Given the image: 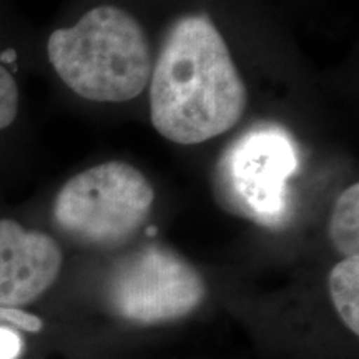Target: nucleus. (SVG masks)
<instances>
[{"label":"nucleus","instance_id":"nucleus-1","mask_svg":"<svg viewBox=\"0 0 359 359\" xmlns=\"http://www.w3.org/2000/svg\"><path fill=\"white\" fill-rule=\"evenodd\" d=\"M246 102L245 82L212 19L180 17L151 69L154 128L170 142L196 145L236 127Z\"/></svg>","mask_w":359,"mask_h":359},{"label":"nucleus","instance_id":"nucleus-2","mask_svg":"<svg viewBox=\"0 0 359 359\" xmlns=\"http://www.w3.org/2000/svg\"><path fill=\"white\" fill-rule=\"evenodd\" d=\"M45 58L57 79L90 102H128L150 82L151 50L132 13L100 6L45 40Z\"/></svg>","mask_w":359,"mask_h":359},{"label":"nucleus","instance_id":"nucleus-3","mask_svg":"<svg viewBox=\"0 0 359 359\" xmlns=\"http://www.w3.org/2000/svg\"><path fill=\"white\" fill-rule=\"evenodd\" d=\"M299 147L281 125L262 122L223 150L213 173L218 203L228 212L276 228L291 215L290 180L298 172Z\"/></svg>","mask_w":359,"mask_h":359},{"label":"nucleus","instance_id":"nucleus-4","mask_svg":"<svg viewBox=\"0 0 359 359\" xmlns=\"http://www.w3.org/2000/svg\"><path fill=\"white\" fill-rule=\"evenodd\" d=\"M155 191L142 172L125 161H107L62 183L52 198L58 230L93 245L118 243L150 217Z\"/></svg>","mask_w":359,"mask_h":359},{"label":"nucleus","instance_id":"nucleus-5","mask_svg":"<svg viewBox=\"0 0 359 359\" xmlns=\"http://www.w3.org/2000/svg\"><path fill=\"white\" fill-rule=\"evenodd\" d=\"M208 290L198 269L175 251L150 245L116 263L107 299L116 316L151 326L183 320L203 304Z\"/></svg>","mask_w":359,"mask_h":359},{"label":"nucleus","instance_id":"nucleus-6","mask_svg":"<svg viewBox=\"0 0 359 359\" xmlns=\"http://www.w3.org/2000/svg\"><path fill=\"white\" fill-rule=\"evenodd\" d=\"M64 269V251L52 235L0 218V306L24 309L50 291Z\"/></svg>","mask_w":359,"mask_h":359},{"label":"nucleus","instance_id":"nucleus-7","mask_svg":"<svg viewBox=\"0 0 359 359\" xmlns=\"http://www.w3.org/2000/svg\"><path fill=\"white\" fill-rule=\"evenodd\" d=\"M327 290L334 311L354 336H359V257L343 258L327 278Z\"/></svg>","mask_w":359,"mask_h":359},{"label":"nucleus","instance_id":"nucleus-8","mask_svg":"<svg viewBox=\"0 0 359 359\" xmlns=\"http://www.w3.org/2000/svg\"><path fill=\"white\" fill-rule=\"evenodd\" d=\"M330 238L338 253L344 258L359 251V185L348 187L336 200L330 218Z\"/></svg>","mask_w":359,"mask_h":359},{"label":"nucleus","instance_id":"nucleus-9","mask_svg":"<svg viewBox=\"0 0 359 359\" xmlns=\"http://www.w3.org/2000/svg\"><path fill=\"white\" fill-rule=\"evenodd\" d=\"M20 52L15 45L0 47V138L6 137L20 118Z\"/></svg>","mask_w":359,"mask_h":359},{"label":"nucleus","instance_id":"nucleus-10","mask_svg":"<svg viewBox=\"0 0 359 359\" xmlns=\"http://www.w3.org/2000/svg\"><path fill=\"white\" fill-rule=\"evenodd\" d=\"M0 326H12L27 333H39L42 331L43 321L37 314L25 311V309L0 306Z\"/></svg>","mask_w":359,"mask_h":359},{"label":"nucleus","instance_id":"nucleus-11","mask_svg":"<svg viewBox=\"0 0 359 359\" xmlns=\"http://www.w3.org/2000/svg\"><path fill=\"white\" fill-rule=\"evenodd\" d=\"M24 349V339L15 327L0 326V359H17Z\"/></svg>","mask_w":359,"mask_h":359}]
</instances>
